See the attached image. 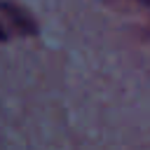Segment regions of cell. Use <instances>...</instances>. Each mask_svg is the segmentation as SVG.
<instances>
[{
    "instance_id": "1",
    "label": "cell",
    "mask_w": 150,
    "mask_h": 150,
    "mask_svg": "<svg viewBox=\"0 0 150 150\" xmlns=\"http://www.w3.org/2000/svg\"><path fill=\"white\" fill-rule=\"evenodd\" d=\"M38 33V21L14 2H0V40L7 42L12 38H28Z\"/></svg>"
}]
</instances>
